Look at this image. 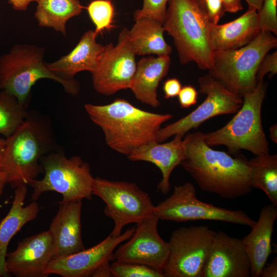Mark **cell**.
Here are the masks:
<instances>
[{
  "label": "cell",
  "mask_w": 277,
  "mask_h": 277,
  "mask_svg": "<svg viewBox=\"0 0 277 277\" xmlns=\"http://www.w3.org/2000/svg\"><path fill=\"white\" fill-rule=\"evenodd\" d=\"M205 133L196 131L183 138L184 159L181 165L202 190L226 199L251 192L248 160L242 155L232 157L212 149L205 141Z\"/></svg>",
  "instance_id": "obj_1"
},
{
  "label": "cell",
  "mask_w": 277,
  "mask_h": 277,
  "mask_svg": "<svg viewBox=\"0 0 277 277\" xmlns=\"http://www.w3.org/2000/svg\"><path fill=\"white\" fill-rule=\"evenodd\" d=\"M84 108L103 131L106 144L127 156L143 145L157 141L161 126L173 117L169 113L145 111L121 98L103 105L86 104Z\"/></svg>",
  "instance_id": "obj_2"
},
{
  "label": "cell",
  "mask_w": 277,
  "mask_h": 277,
  "mask_svg": "<svg viewBox=\"0 0 277 277\" xmlns=\"http://www.w3.org/2000/svg\"><path fill=\"white\" fill-rule=\"evenodd\" d=\"M211 22L201 0H168L163 23L172 37L180 63L194 62L209 70L214 51L209 42Z\"/></svg>",
  "instance_id": "obj_3"
},
{
  "label": "cell",
  "mask_w": 277,
  "mask_h": 277,
  "mask_svg": "<svg viewBox=\"0 0 277 277\" xmlns=\"http://www.w3.org/2000/svg\"><path fill=\"white\" fill-rule=\"evenodd\" d=\"M55 147L51 128L43 118L29 113L19 128L5 138L1 165L12 188L28 185L43 170L42 158Z\"/></svg>",
  "instance_id": "obj_4"
},
{
  "label": "cell",
  "mask_w": 277,
  "mask_h": 277,
  "mask_svg": "<svg viewBox=\"0 0 277 277\" xmlns=\"http://www.w3.org/2000/svg\"><path fill=\"white\" fill-rule=\"evenodd\" d=\"M266 90L264 81L258 82L253 91L243 96L241 107L230 121L222 128L205 133L206 144L211 147L225 146L234 155L241 150L255 155L269 153L261 116Z\"/></svg>",
  "instance_id": "obj_5"
},
{
  "label": "cell",
  "mask_w": 277,
  "mask_h": 277,
  "mask_svg": "<svg viewBox=\"0 0 277 277\" xmlns=\"http://www.w3.org/2000/svg\"><path fill=\"white\" fill-rule=\"evenodd\" d=\"M43 47L27 44H16L0 56V90H6L28 105L33 86L43 78L60 84L68 93L75 95L80 86L77 81H67L53 74L44 61Z\"/></svg>",
  "instance_id": "obj_6"
},
{
  "label": "cell",
  "mask_w": 277,
  "mask_h": 277,
  "mask_svg": "<svg viewBox=\"0 0 277 277\" xmlns=\"http://www.w3.org/2000/svg\"><path fill=\"white\" fill-rule=\"evenodd\" d=\"M276 46L274 34L261 30L252 41L241 48L214 51L209 74L231 92L243 97L255 88L259 66L268 52Z\"/></svg>",
  "instance_id": "obj_7"
},
{
  "label": "cell",
  "mask_w": 277,
  "mask_h": 277,
  "mask_svg": "<svg viewBox=\"0 0 277 277\" xmlns=\"http://www.w3.org/2000/svg\"><path fill=\"white\" fill-rule=\"evenodd\" d=\"M44 171L40 180L31 181L32 200L36 201L44 193L55 191L63 202L91 200L94 178L89 164L77 155L67 157L63 152L52 151L41 160Z\"/></svg>",
  "instance_id": "obj_8"
},
{
  "label": "cell",
  "mask_w": 277,
  "mask_h": 277,
  "mask_svg": "<svg viewBox=\"0 0 277 277\" xmlns=\"http://www.w3.org/2000/svg\"><path fill=\"white\" fill-rule=\"evenodd\" d=\"M92 194L105 203L104 213L114 222L110 234L116 237L124 227L137 223L154 213V205L149 195L136 184L94 178Z\"/></svg>",
  "instance_id": "obj_9"
},
{
  "label": "cell",
  "mask_w": 277,
  "mask_h": 277,
  "mask_svg": "<svg viewBox=\"0 0 277 277\" xmlns=\"http://www.w3.org/2000/svg\"><path fill=\"white\" fill-rule=\"evenodd\" d=\"M154 213L159 220L176 222L208 220L250 227L255 223L242 210L223 208L199 200L195 188L190 182L175 186L172 194L154 206Z\"/></svg>",
  "instance_id": "obj_10"
},
{
  "label": "cell",
  "mask_w": 277,
  "mask_h": 277,
  "mask_svg": "<svg viewBox=\"0 0 277 277\" xmlns=\"http://www.w3.org/2000/svg\"><path fill=\"white\" fill-rule=\"evenodd\" d=\"M215 231L208 226L183 227L167 242L169 254L163 270L165 277H202Z\"/></svg>",
  "instance_id": "obj_11"
},
{
  "label": "cell",
  "mask_w": 277,
  "mask_h": 277,
  "mask_svg": "<svg viewBox=\"0 0 277 277\" xmlns=\"http://www.w3.org/2000/svg\"><path fill=\"white\" fill-rule=\"evenodd\" d=\"M199 91L206 98L195 109L179 120L161 128L157 141L163 142L176 134L184 135L207 120L220 115L235 114L241 107L243 97L228 90L208 74L199 78Z\"/></svg>",
  "instance_id": "obj_12"
},
{
  "label": "cell",
  "mask_w": 277,
  "mask_h": 277,
  "mask_svg": "<svg viewBox=\"0 0 277 277\" xmlns=\"http://www.w3.org/2000/svg\"><path fill=\"white\" fill-rule=\"evenodd\" d=\"M136 55L129 38V29L123 28L114 45L110 43L91 73L93 87L98 93L112 95L129 89L136 69Z\"/></svg>",
  "instance_id": "obj_13"
},
{
  "label": "cell",
  "mask_w": 277,
  "mask_h": 277,
  "mask_svg": "<svg viewBox=\"0 0 277 277\" xmlns=\"http://www.w3.org/2000/svg\"><path fill=\"white\" fill-rule=\"evenodd\" d=\"M159 221L153 213L136 223L132 235L114 250V260L141 264L163 272L169 247L158 233Z\"/></svg>",
  "instance_id": "obj_14"
},
{
  "label": "cell",
  "mask_w": 277,
  "mask_h": 277,
  "mask_svg": "<svg viewBox=\"0 0 277 277\" xmlns=\"http://www.w3.org/2000/svg\"><path fill=\"white\" fill-rule=\"evenodd\" d=\"M135 227L127 229L120 236L110 234L96 245L87 249L65 256L52 259L46 273L63 277H87L92 276L102 264L114 260V252L122 243L132 235Z\"/></svg>",
  "instance_id": "obj_15"
},
{
  "label": "cell",
  "mask_w": 277,
  "mask_h": 277,
  "mask_svg": "<svg viewBox=\"0 0 277 277\" xmlns=\"http://www.w3.org/2000/svg\"><path fill=\"white\" fill-rule=\"evenodd\" d=\"M53 259V240L49 230L24 239L7 253L5 271L16 277H47Z\"/></svg>",
  "instance_id": "obj_16"
},
{
  "label": "cell",
  "mask_w": 277,
  "mask_h": 277,
  "mask_svg": "<svg viewBox=\"0 0 277 277\" xmlns=\"http://www.w3.org/2000/svg\"><path fill=\"white\" fill-rule=\"evenodd\" d=\"M251 263L241 239L215 232L202 277H249Z\"/></svg>",
  "instance_id": "obj_17"
},
{
  "label": "cell",
  "mask_w": 277,
  "mask_h": 277,
  "mask_svg": "<svg viewBox=\"0 0 277 277\" xmlns=\"http://www.w3.org/2000/svg\"><path fill=\"white\" fill-rule=\"evenodd\" d=\"M58 211L49 230L53 240V259L85 249L82 238V201L58 202Z\"/></svg>",
  "instance_id": "obj_18"
},
{
  "label": "cell",
  "mask_w": 277,
  "mask_h": 277,
  "mask_svg": "<svg viewBox=\"0 0 277 277\" xmlns=\"http://www.w3.org/2000/svg\"><path fill=\"white\" fill-rule=\"evenodd\" d=\"M94 30L86 31L75 47L58 60L46 63L48 69L55 75L67 81L76 80L78 73L96 69L105 49V46L97 43Z\"/></svg>",
  "instance_id": "obj_19"
},
{
  "label": "cell",
  "mask_w": 277,
  "mask_h": 277,
  "mask_svg": "<svg viewBox=\"0 0 277 277\" xmlns=\"http://www.w3.org/2000/svg\"><path fill=\"white\" fill-rule=\"evenodd\" d=\"M183 137V135L179 134L168 142L148 143L127 156L132 161L152 163L160 170L162 179L158 184L157 190L164 194H167L170 189V177L172 171L184 159Z\"/></svg>",
  "instance_id": "obj_20"
},
{
  "label": "cell",
  "mask_w": 277,
  "mask_h": 277,
  "mask_svg": "<svg viewBox=\"0 0 277 277\" xmlns=\"http://www.w3.org/2000/svg\"><path fill=\"white\" fill-rule=\"evenodd\" d=\"M277 206H264L251 230L242 240L251 263V276H260L272 252L271 240L277 217Z\"/></svg>",
  "instance_id": "obj_21"
},
{
  "label": "cell",
  "mask_w": 277,
  "mask_h": 277,
  "mask_svg": "<svg viewBox=\"0 0 277 277\" xmlns=\"http://www.w3.org/2000/svg\"><path fill=\"white\" fill-rule=\"evenodd\" d=\"M261 31L257 11L248 9L232 21L221 25L212 24L210 44L213 51L239 49L252 41Z\"/></svg>",
  "instance_id": "obj_22"
},
{
  "label": "cell",
  "mask_w": 277,
  "mask_h": 277,
  "mask_svg": "<svg viewBox=\"0 0 277 277\" xmlns=\"http://www.w3.org/2000/svg\"><path fill=\"white\" fill-rule=\"evenodd\" d=\"M170 63L168 55L149 56L139 60L129 88L138 101L153 108L161 105L157 89L167 74Z\"/></svg>",
  "instance_id": "obj_23"
},
{
  "label": "cell",
  "mask_w": 277,
  "mask_h": 277,
  "mask_svg": "<svg viewBox=\"0 0 277 277\" xmlns=\"http://www.w3.org/2000/svg\"><path fill=\"white\" fill-rule=\"evenodd\" d=\"M27 192V185L14 189L11 207L0 222V276L8 275L5 265L9 242L26 224L35 219L39 212V206L36 201H32L24 206Z\"/></svg>",
  "instance_id": "obj_24"
},
{
  "label": "cell",
  "mask_w": 277,
  "mask_h": 277,
  "mask_svg": "<svg viewBox=\"0 0 277 277\" xmlns=\"http://www.w3.org/2000/svg\"><path fill=\"white\" fill-rule=\"evenodd\" d=\"M134 21L129 38L136 55H170L172 47L165 40L163 24L146 17Z\"/></svg>",
  "instance_id": "obj_25"
},
{
  "label": "cell",
  "mask_w": 277,
  "mask_h": 277,
  "mask_svg": "<svg viewBox=\"0 0 277 277\" xmlns=\"http://www.w3.org/2000/svg\"><path fill=\"white\" fill-rule=\"evenodd\" d=\"M34 14L38 25L66 35V24L79 15L83 6L80 0H38Z\"/></svg>",
  "instance_id": "obj_26"
},
{
  "label": "cell",
  "mask_w": 277,
  "mask_h": 277,
  "mask_svg": "<svg viewBox=\"0 0 277 277\" xmlns=\"http://www.w3.org/2000/svg\"><path fill=\"white\" fill-rule=\"evenodd\" d=\"M252 188L260 189L277 206V155L263 154L248 160Z\"/></svg>",
  "instance_id": "obj_27"
},
{
  "label": "cell",
  "mask_w": 277,
  "mask_h": 277,
  "mask_svg": "<svg viewBox=\"0 0 277 277\" xmlns=\"http://www.w3.org/2000/svg\"><path fill=\"white\" fill-rule=\"evenodd\" d=\"M27 105L6 90L0 91V134L11 136L29 116Z\"/></svg>",
  "instance_id": "obj_28"
},
{
  "label": "cell",
  "mask_w": 277,
  "mask_h": 277,
  "mask_svg": "<svg viewBox=\"0 0 277 277\" xmlns=\"http://www.w3.org/2000/svg\"><path fill=\"white\" fill-rule=\"evenodd\" d=\"M87 10L97 34L114 27L115 10L111 0H92L88 5Z\"/></svg>",
  "instance_id": "obj_29"
},
{
  "label": "cell",
  "mask_w": 277,
  "mask_h": 277,
  "mask_svg": "<svg viewBox=\"0 0 277 277\" xmlns=\"http://www.w3.org/2000/svg\"><path fill=\"white\" fill-rule=\"evenodd\" d=\"M110 270L115 277H165L162 271L148 266L116 260L110 264Z\"/></svg>",
  "instance_id": "obj_30"
},
{
  "label": "cell",
  "mask_w": 277,
  "mask_h": 277,
  "mask_svg": "<svg viewBox=\"0 0 277 277\" xmlns=\"http://www.w3.org/2000/svg\"><path fill=\"white\" fill-rule=\"evenodd\" d=\"M261 30L277 34V0H263L257 12Z\"/></svg>",
  "instance_id": "obj_31"
},
{
  "label": "cell",
  "mask_w": 277,
  "mask_h": 277,
  "mask_svg": "<svg viewBox=\"0 0 277 277\" xmlns=\"http://www.w3.org/2000/svg\"><path fill=\"white\" fill-rule=\"evenodd\" d=\"M168 0H143L142 7L133 14L134 20L146 17L163 23Z\"/></svg>",
  "instance_id": "obj_32"
},
{
  "label": "cell",
  "mask_w": 277,
  "mask_h": 277,
  "mask_svg": "<svg viewBox=\"0 0 277 277\" xmlns=\"http://www.w3.org/2000/svg\"><path fill=\"white\" fill-rule=\"evenodd\" d=\"M277 73V52L267 54L260 63L256 73V81L263 80L267 74L272 76Z\"/></svg>",
  "instance_id": "obj_33"
},
{
  "label": "cell",
  "mask_w": 277,
  "mask_h": 277,
  "mask_svg": "<svg viewBox=\"0 0 277 277\" xmlns=\"http://www.w3.org/2000/svg\"><path fill=\"white\" fill-rule=\"evenodd\" d=\"M204 7L211 22L217 24L224 13L222 0H203Z\"/></svg>",
  "instance_id": "obj_34"
},
{
  "label": "cell",
  "mask_w": 277,
  "mask_h": 277,
  "mask_svg": "<svg viewBox=\"0 0 277 277\" xmlns=\"http://www.w3.org/2000/svg\"><path fill=\"white\" fill-rule=\"evenodd\" d=\"M177 96L181 107L188 108L197 103L198 93L193 86L186 85L182 87Z\"/></svg>",
  "instance_id": "obj_35"
},
{
  "label": "cell",
  "mask_w": 277,
  "mask_h": 277,
  "mask_svg": "<svg viewBox=\"0 0 277 277\" xmlns=\"http://www.w3.org/2000/svg\"><path fill=\"white\" fill-rule=\"evenodd\" d=\"M182 87L181 83L177 78H170L166 80L163 87L165 98L169 99L177 96Z\"/></svg>",
  "instance_id": "obj_36"
},
{
  "label": "cell",
  "mask_w": 277,
  "mask_h": 277,
  "mask_svg": "<svg viewBox=\"0 0 277 277\" xmlns=\"http://www.w3.org/2000/svg\"><path fill=\"white\" fill-rule=\"evenodd\" d=\"M260 276L276 277L277 276V258L275 257L271 262L266 264L263 267Z\"/></svg>",
  "instance_id": "obj_37"
},
{
  "label": "cell",
  "mask_w": 277,
  "mask_h": 277,
  "mask_svg": "<svg viewBox=\"0 0 277 277\" xmlns=\"http://www.w3.org/2000/svg\"><path fill=\"white\" fill-rule=\"evenodd\" d=\"M225 12L235 13L243 9L242 0H222Z\"/></svg>",
  "instance_id": "obj_38"
},
{
  "label": "cell",
  "mask_w": 277,
  "mask_h": 277,
  "mask_svg": "<svg viewBox=\"0 0 277 277\" xmlns=\"http://www.w3.org/2000/svg\"><path fill=\"white\" fill-rule=\"evenodd\" d=\"M5 138H0V196L3 193L5 187L7 184L5 174L3 171L1 165L2 153L5 147Z\"/></svg>",
  "instance_id": "obj_39"
},
{
  "label": "cell",
  "mask_w": 277,
  "mask_h": 277,
  "mask_svg": "<svg viewBox=\"0 0 277 277\" xmlns=\"http://www.w3.org/2000/svg\"><path fill=\"white\" fill-rule=\"evenodd\" d=\"M13 9L16 11H25L30 4L33 2H37L38 0H7Z\"/></svg>",
  "instance_id": "obj_40"
},
{
  "label": "cell",
  "mask_w": 277,
  "mask_h": 277,
  "mask_svg": "<svg viewBox=\"0 0 277 277\" xmlns=\"http://www.w3.org/2000/svg\"><path fill=\"white\" fill-rule=\"evenodd\" d=\"M110 262L104 263L98 267L93 272L92 276L93 277H108L112 276L110 270Z\"/></svg>",
  "instance_id": "obj_41"
},
{
  "label": "cell",
  "mask_w": 277,
  "mask_h": 277,
  "mask_svg": "<svg viewBox=\"0 0 277 277\" xmlns=\"http://www.w3.org/2000/svg\"><path fill=\"white\" fill-rule=\"evenodd\" d=\"M245 1L250 10H254L257 12L261 9L263 0H244Z\"/></svg>",
  "instance_id": "obj_42"
},
{
  "label": "cell",
  "mask_w": 277,
  "mask_h": 277,
  "mask_svg": "<svg viewBox=\"0 0 277 277\" xmlns=\"http://www.w3.org/2000/svg\"><path fill=\"white\" fill-rule=\"evenodd\" d=\"M269 137L273 142L277 143V125L274 124L269 128Z\"/></svg>",
  "instance_id": "obj_43"
},
{
  "label": "cell",
  "mask_w": 277,
  "mask_h": 277,
  "mask_svg": "<svg viewBox=\"0 0 277 277\" xmlns=\"http://www.w3.org/2000/svg\"><path fill=\"white\" fill-rule=\"evenodd\" d=\"M201 1L203 2V0H201Z\"/></svg>",
  "instance_id": "obj_44"
}]
</instances>
